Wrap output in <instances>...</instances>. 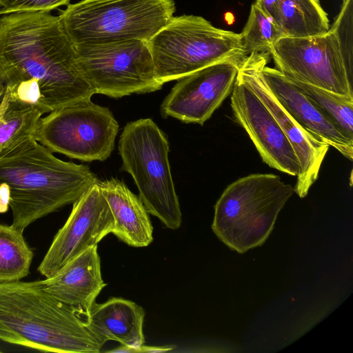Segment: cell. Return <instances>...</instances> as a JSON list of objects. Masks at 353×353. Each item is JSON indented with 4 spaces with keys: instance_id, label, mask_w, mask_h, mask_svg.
<instances>
[{
    "instance_id": "20",
    "label": "cell",
    "mask_w": 353,
    "mask_h": 353,
    "mask_svg": "<svg viewBox=\"0 0 353 353\" xmlns=\"http://www.w3.org/2000/svg\"><path fill=\"white\" fill-rule=\"evenodd\" d=\"M276 22L284 37H315L330 29L327 14L319 0H281Z\"/></svg>"
},
{
    "instance_id": "14",
    "label": "cell",
    "mask_w": 353,
    "mask_h": 353,
    "mask_svg": "<svg viewBox=\"0 0 353 353\" xmlns=\"http://www.w3.org/2000/svg\"><path fill=\"white\" fill-rule=\"evenodd\" d=\"M231 94L235 119L248 133L263 162L297 176L299 161L291 143L274 116L238 74Z\"/></svg>"
},
{
    "instance_id": "24",
    "label": "cell",
    "mask_w": 353,
    "mask_h": 353,
    "mask_svg": "<svg viewBox=\"0 0 353 353\" xmlns=\"http://www.w3.org/2000/svg\"><path fill=\"white\" fill-rule=\"evenodd\" d=\"M330 30L336 37L347 72L353 78V0L343 2Z\"/></svg>"
},
{
    "instance_id": "12",
    "label": "cell",
    "mask_w": 353,
    "mask_h": 353,
    "mask_svg": "<svg viewBox=\"0 0 353 353\" xmlns=\"http://www.w3.org/2000/svg\"><path fill=\"white\" fill-rule=\"evenodd\" d=\"M270 56L269 53L248 54L240 65L237 74L274 116L291 143L299 167L294 192L303 198L316 181L330 145L319 141L304 130L272 94L262 74V69L268 64Z\"/></svg>"
},
{
    "instance_id": "28",
    "label": "cell",
    "mask_w": 353,
    "mask_h": 353,
    "mask_svg": "<svg viewBox=\"0 0 353 353\" xmlns=\"http://www.w3.org/2000/svg\"><path fill=\"white\" fill-rule=\"evenodd\" d=\"M345 0H343V2L345 1Z\"/></svg>"
},
{
    "instance_id": "18",
    "label": "cell",
    "mask_w": 353,
    "mask_h": 353,
    "mask_svg": "<svg viewBox=\"0 0 353 353\" xmlns=\"http://www.w3.org/2000/svg\"><path fill=\"white\" fill-rule=\"evenodd\" d=\"M114 221L113 234L127 245L146 247L153 241V227L142 201L117 179L99 181Z\"/></svg>"
},
{
    "instance_id": "11",
    "label": "cell",
    "mask_w": 353,
    "mask_h": 353,
    "mask_svg": "<svg viewBox=\"0 0 353 353\" xmlns=\"http://www.w3.org/2000/svg\"><path fill=\"white\" fill-rule=\"evenodd\" d=\"M92 185L74 203L38 267L46 278L114 231V218L98 183Z\"/></svg>"
},
{
    "instance_id": "9",
    "label": "cell",
    "mask_w": 353,
    "mask_h": 353,
    "mask_svg": "<svg viewBox=\"0 0 353 353\" xmlns=\"http://www.w3.org/2000/svg\"><path fill=\"white\" fill-rule=\"evenodd\" d=\"M119 123L107 108L83 101L41 117L35 140L52 152L83 161H103L111 155Z\"/></svg>"
},
{
    "instance_id": "15",
    "label": "cell",
    "mask_w": 353,
    "mask_h": 353,
    "mask_svg": "<svg viewBox=\"0 0 353 353\" xmlns=\"http://www.w3.org/2000/svg\"><path fill=\"white\" fill-rule=\"evenodd\" d=\"M262 74L279 103L304 130L350 161L353 159V140L322 114L288 77L267 65L263 68Z\"/></svg>"
},
{
    "instance_id": "19",
    "label": "cell",
    "mask_w": 353,
    "mask_h": 353,
    "mask_svg": "<svg viewBox=\"0 0 353 353\" xmlns=\"http://www.w3.org/2000/svg\"><path fill=\"white\" fill-rule=\"evenodd\" d=\"M43 114L15 99L8 89L0 101V159L35 134Z\"/></svg>"
},
{
    "instance_id": "13",
    "label": "cell",
    "mask_w": 353,
    "mask_h": 353,
    "mask_svg": "<svg viewBox=\"0 0 353 353\" xmlns=\"http://www.w3.org/2000/svg\"><path fill=\"white\" fill-rule=\"evenodd\" d=\"M241 64L220 61L179 79L161 105V114L202 125L231 94Z\"/></svg>"
},
{
    "instance_id": "27",
    "label": "cell",
    "mask_w": 353,
    "mask_h": 353,
    "mask_svg": "<svg viewBox=\"0 0 353 353\" xmlns=\"http://www.w3.org/2000/svg\"><path fill=\"white\" fill-rule=\"evenodd\" d=\"M174 348L173 346H145L142 345L138 348L137 352H165L170 351Z\"/></svg>"
},
{
    "instance_id": "25",
    "label": "cell",
    "mask_w": 353,
    "mask_h": 353,
    "mask_svg": "<svg viewBox=\"0 0 353 353\" xmlns=\"http://www.w3.org/2000/svg\"><path fill=\"white\" fill-rule=\"evenodd\" d=\"M70 0H0V15L20 12H50Z\"/></svg>"
},
{
    "instance_id": "7",
    "label": "cell",
    "mask_w": 353,
    "mask_h": 353,
    "mask_svg": "<svg viewBox=\"0 0 353 353\" xmlns=\"http://www.w3.org/2000/svg\"><path fill=\"white\" fill-rule=\"evenodd\" d=\"M121 170L129 173L149 214L168 228L176 230L182 214L168 159L165 134L151 119L128 123L119 141Z\"/></svg>"
},
{
    "instance_id": "10",
    "label": "cell",
    "mask_w": 353,
    "mask_h": 353,
    "mask_svg": "<svg viewBox=\"0 0 353 353\" xmlns=\"http://www.w3.org/2000/svg\"><path fill=\"white\" fill-rule=\"evenodd\" d=\"M276 69L288 78L353 97L347 70L334 33L305 38L283 37L271 48Z\"/></svg>"
},
{
    "instance_id": "29",
    "label": "cell",
    "mask_w": 353,
    "mask_h": 353,
    "mask_svg": "<svg viewBox=\"0 0 353 353\" xmlns=\"http://www.w3.org/2000/svg\"><path fill=\"white\" fill-rule=\"evenodd\" d=\"M1 352V351H0Z\"/></svg>"
},
{
    "instance_id": "5",
    "label": "cell",
    "mask_w": 353,
    "mask_h": 353,
    "mask_svg": "<svg viewBox=\"0 0 353 353\" xmlns=\"http://www.w3.org/2000/svg\"><path fill=\"white\" fill-rule=\"evenodd\" d=\"M158 80H179L212 64L248 56L240 33L214 26L202 17H172L149 41Z\"/></svg>"
},
{
    "instance_id": "4",
    "label": "cell",
    "mask_w": 353,
    "mask_h": 353,
    "mask_svg": "<svg viewBox=\"0 0 353 353\" xmlns=\"http://www.w3.org/2000/svg\"><path fill=\"white\" fill-rule=\"evenodd\" d=\"M294 189L273 174H252L230 184L214 205L212 229L230 249L243 254L261 245Z\"/></svg>"
},
{
    "instance_id": "8",
    "label": "cell",
    "mask_w": 353,
    "mask_h": 353,
    "mask_svg": "<svg viewBox=\"0 0 353 353\" xmlns=\"http://www.w3.org/2000/svg\"><path fill=\"white\" fill-rule=\"evenodd\" d=\"M80 67L96 94L121 98L160 90L148 41L131 39L74 45Z\"/></svg>"
},
{
    "instance_id": "16",
    "label": "cell",
    "mask_w": 353,
    "mask_h": 353,
    "mask_svg": "<svg viewBox=\"0 0 353 353\" xmlns=\"http://www.w3.org/2000/svg\"><path fill=\"white\" fill-rule=\"evenodd\" d=\"M54 297L70 307L85 321L103 288L97 245L85 250L56 274L42 280Z\"/></svg>"
},
{
    "instance_id": "3",
    "label": "cell",
    "mask_w": 353,
    "mask_h": 353,
    "mask_svg": "<svg viewBox=\"0 0 353 353\" xmlns=\"http://www.w3.org/2000/svg\"><path fill=\"white\" fill-rule=\"evenodd\" d=\"M0 340L48 352L98 353L103 347L42 280L0 283Z\"/></svg>"
},
{
    "instance_id": "21",
    "label": "cell",
    "mask_w": 353,
    "mask_h": 353,
    "mask_svg": "<svg viewBox=\"0 0 353 353\" xmlns=\"http://www.w3.org/2000/svg\"><path fill=\"white\" fill-rule=\"evenodd\" d=\"M23 230L0 223V283L27 276L34 254L23 236Z\"/></svg>"
},
{
    "instance_id": "2",
    "label": "cell",
    "mask_w": 353,
    "mask_h": 353,
    "mask_svg": "<svg viewBox=\"0 0 353 353\" xmlns=\"http://www.w3.org/2000/svg\"><path fill=\"white\" fill-rule=\"evenodd\" d=\"M98 181L89 166L57 158L34 138L0 159V183L8 188L12 225L22 230L74 203Z\"/></svg>"
},
{
    "instance_id": "23",
    "label": "cell",
    "mask_w": 353,
    "mask_h": 353,
    "mask_svg": "<svg viewBox=\"0 0 353 353\" xmlns=\"http://www.w3.org/2000/svg\"><path fill=\"white\" fill-rule=\"evenodd\" d=\"M240 34L248 54L254 52L270 54L272 47L284 37L274 19L254 3L251 6L247 22Z\"/></svg>"
},
{
    "instance_id": "6",
    "label": "cell",
    "mask_w": 353,
    "mask_h": 353,
    "mask_svg": "<svg viewBox=\"0 0 353 353\" xmlns=\"http://www.w3.org/2000/svg\"><path fill=\"white\" fill-rule=\"evenodd\" d=\"M176 10L174 0H81L58 15L74 45L149 41Z\"/></svg>"
},
{
    "instance_id": "17",
    "label": "cell",
    "mask_w": 353,
    "mask_h": 353,
    "mask_svg": "<svg viewBox=\"0 0 353 353\" xmlns=\"http://www.w3.org/2000/svg\"><path fill=\"white\" fill-rule=\"evenodd\" d=\"M144 317L141 306L132 301L113 297L103 303L94 302L85 323L103 345L108 341H115L132 347L135 353L145 342Z\"/></svg>"
},
{
    "instance_id": "1",
    "label": "cell",
    "mask_w": 353,
    "mask_h": 353,
    "mask_svg": "<svg viewBox=\"0 0 353 353\" xmlns=\"http://www.w3.org/2000/svg\"><path fill=\"white\" fill-rule=\"evenodd\" d=\"M0 79L15 99L43 114L96 94L59 17L50 12L0 18Z\"/></svg>"
},
{
    "instance_id": "26",
    "label": "cell",
    "mask_w": 353,
    "mask_h": 353,
    "mask_svg": "<svg viewBox=\"0 0 353 353\" xmlns=\"http://www.w3.org/2000/svg\"><path fill=\"white\" fill-rule=\"evenodd\" d=\"M280 1L281 0H256L254 4L276 21Z\"/></svg>"
},
{
    "instance_id": "22",
    "label": "cell",
    "mask_w": 353,
    "mask_h": 353,
    "mask_svg": "<svg viewBox=\"0 0 353 353\" xmlns=\"http://www.w3.org/2000/svg\"><path fill=\"white\" fill-rule=\"evenodd\" d=\"M346 137L353 140V97L339 94L288 78Z\"/></svg>"
}]
</instances>
